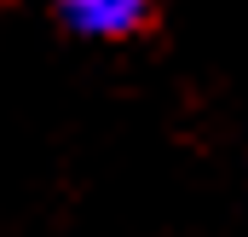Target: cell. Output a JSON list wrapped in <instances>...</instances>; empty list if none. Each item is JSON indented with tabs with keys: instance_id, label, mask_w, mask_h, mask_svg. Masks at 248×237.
I'll list each match as a JSON object with an SVG mask.
<instances>
[{
	"instance_id": "6da1fadb",
	"label": "cell",
	"mask_w": 248,
	"mask_h": 237,
	"mask_svg": "<svg viewBox=\"0 0 248 237\" xmlns=\"http://www.w3.org/2000/svg\"><path fill=\"white\" fill-rule=\"evenodd\" d=\"M58 17L93 41H133L156 23V0H58Z\"/></svg>"
}]
</instances>
